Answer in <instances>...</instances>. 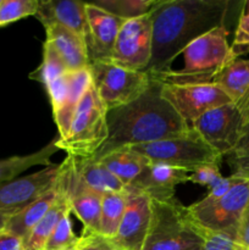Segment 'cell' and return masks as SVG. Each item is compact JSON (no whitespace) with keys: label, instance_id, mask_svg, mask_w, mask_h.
Segmentation results:
<instances>
[{"label":"cell","instance_id":"1","mask_svg":"<svg viewBox=\"0 0 249 250\" xmlns=\"http://www.w3.org/2000/svg\"><path fill=\"white\" fill-rule=\"evenodd\" d=\"M228 5L226 0H159L150 12L153 49L146 72L172 70L188 44L224 26Z\"/></svg>","mask_w":249,"mask_h":250},{"label":"cell","instance_id":"2","mask_svg":"<svg viewBox=\"0 0 249 250\" xmlns=\"http://www.w3.org/2000/svg\"><path fill=\"white\" fill-rule=\"evenodd\" d=\"M163 84L151 78L134 102L107 111L109 136L95 159L127 146L153 143L188 133L190 127L161 95Z\"/></svg>","mask_w":249,"mask_h":250},{"label":"cell","instance_id":"3","mask_svg":"<svg viewBox=\"0 0 249 250\" xmlns=\"http://www.w3.org/2000/svg\"><path fill=\"white\" fill-rule=\"evenodd\" d=\"M182 54L185 59L182 68L149 73L150 77L165 85L209 84L236 60L228 43V29L225 24L194 39Z\"/></svg>","mask_w":249,"mask_h":250},{"label":"cell","instance_id":"4","mask_svg":"<svg viewBox=\"0 0 249 250\" xmlns=\"http://www.w3.org/2000/svg\"><path fill=\"white\" fill-rule=\"evenodd\" d=\"M151 200V199H150ZM204 236L176 198L151 200V220L142 250H187L202 246Z\"/></svg>","mask_w":249,"mask_h":250},{"label":"cell","instance_id":"5","mask_svg":"<svg viewBox=\"0 0 249 250\" xmlns=\"http://www.w3.org/2000/svg\"><path fill=\"white\" fill-rule=\"evenodd\" d=\"M106 116V109L90 84L76 110L67 137L56 141L58 148L76 158H94L109 136Z\"/></svg>","mask_w":249,"mask_h":250},{"label":"cell","instance_id":"6","mask_svg":"<svg viewBox=\"0 0 249 250\" xmlns=\"http://www.w3.org/2000/svg\"><path fill=\"white\" fill-rule=\"evenodd\" d=\"M92 84L106 111L124 106L138 99L151 82L146 71L122 67L111 61L89 63Z\"/></svg>","mask_w":249,"mask_h":250},{"label":"cell","instance_id":"7","mask_svg":"<svg viewBox=\"0 0 249 250\" xmlns=\"http://www.w3.org/2000/svg\"><path fill=\"white\" fill-rule=\"evenodd\" d=\"M129 148L148 159L150 164L176 166L190 173L199 166L221 164L222 161L221 156L207 146L192 128L183 136Z\"/></svg>","mask_w":249,"mask_h":250},{"label":"cell","instance_id":"8","mask_svg":"<svg viewBox=\"0 0 249 250\" xmlns=\"http://www.w3.org/2000/svg\"><path fill=\"white\" fill-rule=\"evenodd\" d=\"M249 203V180H242L216 202L208 205L197 203L187 207L193 224L202 232L231 233L236 236L242 214Z\"/></svg>","mask_w":249,"mask_h":250},{"label":"cell","instance_id":"9","mask_svg":"<svg viewBox=\"0 0 249 250\" xmlns=\"http://www.w3.org/2000/svg\"><path fill=\"white\" fill-rule=\"evenodd\" d=\"M247 117L233 103L209 110L195 120L190 128L221 158L227 156L243 133Z\"/></svg>","mask_w":249,"mask_h":250},{"label":"cell","instance_id":"10","mask_svg":"<svg viewBox=\"0 0 249 250\" xmlns=\"http://www.w3.org/2000/svg\"><path fill=\"white\" fill-rule=\"evenodd\" d=\"M151 49L153 23L149 14L124 22L110 61L131 70L146 71L151 60Z\"/></svg>","mask_w":249,"mask_h":250},{"label":"cell","instance_id":"11","mask_svg":"<svg viewBox=\"0 0 249 250\" xmlns=\"http://www.w3.org/2000/svg\"><path fill=\"white\" fill-rule=\"evenodd\" d=\"M59 182L67 198L71 214L82 222L83 229L99 233L103 194L83 182L73 166L72 156L67 155L60 164Z\"/></svg>","mask_w":249,"mask_h":250},{"label":"cell","instance_id":"12","mask_svg":"<svg viewBox=\"0 0 249 250\" xmlns=\"http://www.w3.org/2000/svg\"><path fill=\"white\" fill-rule=\"evenodd\" d=\"M161 95L189 127L209 110L232 103L224 90L214 83L197 85L163 84Z\"/></svg>","mask_w":249,"mask_h":250},{"label":"cell","instance_id":"13","mask_svg":"<svg viewBox=\"0 0 249 250\" xmlns=\"http://www.w3.org/2000/svg\"><path fill=\"white\" fill-rule=\"evenodd\" d=\"M85 46L90 62L110 61L115 43L126 20L109 14L105 10L85 2Z\"/></svg>","mask_w":249,"mask_h":250},{"label":"cell","instance_id":"14","mask_svg":"<svg viewBox=\"0 0 249 250\" xmlns=\"http://www.w3.org/2000/svg\"><path fill=\"white\" fill-rule=\"evenodd\" d=\"M127 205L114 243L122 250H142L151 220V200L148 195L126 188Z\"/></svg>","mask_w":249,"mask_h":250},{"label":"cell","instance_id":"15","mask_svg":"<svg viewBox=\"0 0 249 250\" xmlns=\"http://www.w3.org/2000/svg\"><path fill=\"white\" fill-rule=\"evenodd\" d=\"M60 164L0 185V211L21 210L58 182Z\"/></svg>","mask_w":249,"mask_h":250},{"label":"cell","instance_id":"16","mask_svg":"<svg viewBox=\"0 0 249 250\" xmlns=\"http://www.w3.org/2000/svg\"><path fill=\"white\" fill-rule=\"evenodd\" d=\"M190 172L165 164H150L127 188L148 195L151 200L173 199L176 187L189 182Z\"/></svg>","mask_w":249,"mask_h":250},{"label":"cell","instance_id":"17","mask_svg":"<svg viewBox=\"0 0 249 250\" xmlns=\"http://www.w3.org/2000/svg\"><path fill=\"white\" fill-rule=\"evenodd\" d=\"M43 24H60L85 38V1L81 0H39L38 10L34 15Z\"/></svg>","mask_w":249,"mask_h":250},{"label":"cell","instance_id":"18","mask_svg":"<svg viewBox=\"0 0 249 250\" xmlns=\"http://www.w3.org/2000/svg\"><path fill=\"white\" fill-rule=\"evenodd\" d=\"M44 28L45 41L53 44L70 72L89 67L87 46L82 37L60 24H48Z\"/></svg>","mask_w":249,"mask_h":250},{"label":"cell","instance_id":"19","mask_svg":"<svg viewBox=\"0 0 249 250\" xmlns=\"http://www.w3.org/2000/svg\"><path fill=\"white\" fill-rule=\"evenodd\" d=\"M60 195L61 186L60 183H59L58 178V182H56L50 189L44 192L43 194L39 195L37 199H34L33 202H31L28 205L22 208V209L20 210V211H17L16 214L12 215L11 219L7 222L6 227H5V231L21 237L22 241H23L24 237L32 231V229H33V227L45 216L46 212L53 208V205L55 204L56 200L60 198Z\"/></svg>","mask_w":249,"mask_h":250},{"label":"cell","instance_id":"20","mask_svg":"<svg viewBox=\"0 0 249 250\" xmlns=\"http://www.w3.org/2000/svg\"><path fill=\"white\" fill-rule=\"evenodd\" d=\"M249 120V59L232 61L214 81Z\"/></svg>","mask_w":249,"mask_h":250},{"label":"cell","instance_id":"21","mask_svg":"<svg viewBox=\"0 0 249 250\" xmlns=\"http://www.w3.org/2000/svg\"><path fill=\"white\" fill-rule=\"evenodd\" d=\"M90 84H92V77H90L89 67L70 72V85L65 102L60 109L53 114L54 122L58 127L59 141H63L67 137L76 110Z\"/></svg>","mask_w":249,"mask_h":250},{"label":"cell","instance_id":"22","mask_svg":"<svg viewBox=\"0 0 249 250\" xmlns=\"http://www.w3.org/2000/svg\"><path fill=\"white\" fill-rule=\"evenodd\" d=\"M97 160L103 164L126 188L150 165L148 159L129 146L111 151Z\"/></svg>","mask_w":249,"mask_h":250},{"label":"cell","instance_id":"23","mask_svg":"<svg viewBox=\"0 0 249 250\" xmlns=\"http://www.w3.org/2000/svg\"><path fill=\"white\" fill-rule=\"evenodd\" d=\"M72 160L78 176L95 192L105 194L109 192L126 190V187L97 159H81L72 156Z\"/></svg>","mask_w":249,"mask_h":250},{"label":"cell","instance_id":"24","mask_svg":"<svg viewBox=\"0 0 249 250\" xmlns=\"http://www.w3.org/2000/svg\"><path fill=\"white\" fill-rule=\"evenodd\" d=\"M56 141L58 138H54L50 143L46 144L36 153L23 156H11V158L0 160V185L16 180L22 172L33 166L41 165L48 167L53 165L50 158L56 151L60 150L56 146Z\"/></svg>","mask_w":249,"mask_h":250},{"label":"cell","instance_id":"25","mask_svg":"<svg viewBox=\"0 0 249 250\" xmlns=\"http://www.w3.org/2000/svg\"><path fill=\"white\" fill-rule=\"evenodd\" d=\"M60 183V182H59ZM71 211L67 198L61 188V195L45 216L32 229V231L23 238V250H45L46 242L50 238L56 225L66 212Z\"/></svg>","mask_w":249,"mask_h":250},{"label":"cell","instance_id":"26","mask_svg":"<svg viewBox=\"0 0 249 250\" xmlns=\"http://www.w3.org/2000/svg\"><path fill=\"white\" fill-rule=\"evenodd\" d=\"M127 205V190L103 194L99 233L112 239L117 233Z\"/></svg>","mask_w":249,"mask_h":250},{"label":"cell","instance_id":"27","mask_svg":"<svg viewBox=\"0 0 249 250\" xmlns=\"http://www.w3.org/2000/svg\"><path fill=\"white\" fill-rule=\"evenodd\" d=\"M68 68L66 67L65 62L59 55L56 49L51 43L48 41H44L43 43V60L42 63L33 71L29 73V80L37 81L42 83L44 87L55 81L56 78L68 73Z\"/></svg>","mask_w":249,"mask_h":250},{"label":"cell","instance_id":"28","mask_svg":"<svg viewBox=\"0 0 249 250\" xmlns=\"http://www.w3.org/2000/svg\"><path fill=\"white\" fill-rule=\"evenodd\" d=\"M159 0H97L90 4L124 20L149 15Z\"/></svg>","mask_w":249,"mask_h":250},{"label":"cell","instance_id":"29","mask_svg":"<svg viewBox=\"0 0 249 250\" xmlns=\"http://www.w3.org/2000/svg\"><path fill=\"white\" fill-rule=\"evenodd\" d=\"M232 175L249 180V120L233 150L226 156Z\"/></svg>","mask_w":249,"mask_h":250},{"label":"cell","instance_id":"30","mask_svg":"<svg viewBox=\"0 0 249 250\" xmlns=\"http://www.w3.org/2000/svg\"><path fill=\"white\" fill-rule=\"evenodd\" d=\"M70 216L71 211H68L61 217L50 238L46 242L45 250H72L77 248L80 237L76 236L73 232Z\"/></svg>","mask_w":249,"mask_h":250},{"label":"cell","instance_id":"31","mask_svg":"<svg viewBox=\"0 0 249 250\" xmlns=\"http://www.w3.org/2000/svg\"><path fill=\"white\" fill-rule=\"evenodd\" d=\"M38 5L39 0H2L0 5V27L27 16H34Z\"/></svg>","mask_w":249,"mask_h":250},{"label":"cell","instance_id":"32","mask_svg":"<svg viewBox=\"0 0 249 250\" xmlns=\"http://www.w3.org/2000/svg\"><path fill=\"white\" fill-rule=\"evenodd\" d=\"M231 50L236 59L249 53V0L244 2L241 11L233 42L231 44Z\"/></svg>","mask_w":249,"mask_h":250},{"label":"cell","instance_id":"33","mask_svg":"<svg viewBox=\"0 0 249 250\" xmlns=\"http://www.w3.org/2000/svg\"><path fill=\"white\" fill-rule=\"evenodd\" d=\"M224 176L220 172V164H208L199 166L189 175V182L203 186L208 190L212 189L222 181Z\"/></svg>","mask_w":249,"mask_h":250},{"label":"cell","instance_id":"34","mask_svg":"<svg viewBox=\"0 0 249 250\" xmlns=\"http://www.w3.org/2000/svg\"><path fill=\"white\" fill-rule=\"evenodd\" d=\"M76 250H122L112 239L102 236L98 232L83 229Z\"/></svg>","mask_w":249,"mask_h":250},{"label":"cell","instance_id":"35","mask_svg":"<svg viewBox=\"0 0 249 250\" xmlns=\"http://www.w3.org/2000/svg\"><path fill=\"white\" fill-rule=\"evenodd\" d=\"M204 243L202 250H242L236 241V236L231 233L203 232Z\"/></svg>","mask_w":249,"mask_h":250},{"label":"cell","instance_id":"36","mask_svg":"<svg viewBox=\"0 0 249 250\" xmlns=\"http://www.w3.org/2000/svg\"><path fill=\"white\" fill-rule=\"evenodd\" d=\"M68 85H70V72L56 78L45 87L49 102H50L51 109H53V114L58 111L65 102V98L68 93Z\"/></svg>","mask_w":249,"mask_h":250},{"label":"cell","instance_id":"37","mask_svg":"<svg viewBox=\"0 0 249 250\" xmlns=\"http://www.w3.org/2000/svg\"><path fill=\"white\" fill-rule=\"evenodd\" d=\"M244 180V178L241 177H237V176H228V177H224L222 178L221 182L219 185L215 186L212 189L208 190V194L203 198L202 200L197 202L198 205H208V204H211V203L216 202V200L221 199L224 195H226L239 181Z\"/></svg>","mask_w":249,"mask_h":250},{"label":"cell","instance_id":"38","mask_svg":"<svg viewBox=\"0 0 249 250\" xmlns=\"http://www.w3.org/2000/svg\"><path fill=\"white\" fill-rule=\"evenodd\" d=\"M236 241L242 250H249V203L244 209L238 224Z\"/></svg>","mask_w":249,"mask_h":250},{"label":"cell","instance_id":"39","mask_svg":"<svg viewBox=\"0 0 249 250\" xmlns=\"http://www.w3.org/2000/svg\"><path fill=\"white\" fill-rule=\"evenodd\" d=\"M0 250H23V241L21 237L4 229L0 232Z\"/></svg>","mask_w":249,"mask_h":250},{"label":"cell","instance_id":"40","mask_svg":"<svg viewBox=\"0 0 249 250\" xmlns=\"http://www.w3.org/2000/svg\"><path fill=\"white\" fill-rule=\"evenodd\" d=\"M20 210H5V211H0V232H2L6 227L7 222L11 219L12 215L16 214Z\"/></svg>","mask_w":249,"mask_h":250},{"label":"cell","instance_id":"41","mask_svg":"<svg viewBox=\"0 0 249 250\" xmlns=\"http://www.w3.org/2000/svg\"><path fill=\"white\" fill-rule=\"evenodd\" d=\"M202 248H203V244H202V246L193 247V248H189V249H187V250H202Z\"/></svg>","mask_w":249,"mask_h":250},{"label":"cell","instance_id":"42","mask_svg":"<svg viewBox=\"0 0 249 250\" xmlns=\"http://www.w3.org/2000/svg\"><path fill=\"white\" fill-rule=\"evenodd\" d=\"M1 1H2V0H0V5H1Z\"/></svg>","mask_w":249,"mask_h":250},{"label":"cell","instance_id":"43","mask_svg":"<svg viewBox=\"0 0 249 250\" xmlns=\"http://www.w3.org/2000/svg\"><path fill=\"white\" fill-rule=\"evenodd\" d=\"M72 250H76V249H72Z\"/></svg>","mask_w":249,"mask_h":250}]
</instances>
